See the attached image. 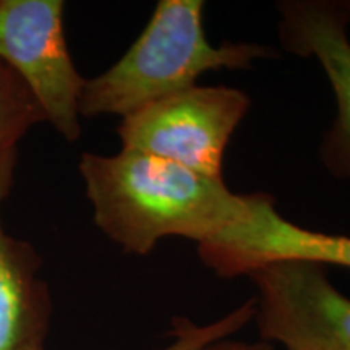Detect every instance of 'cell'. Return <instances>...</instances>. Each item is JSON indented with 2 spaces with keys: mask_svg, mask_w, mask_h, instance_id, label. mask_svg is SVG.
<instances>
[{
  "mask_svg": "<svg viewBox=\"0 0 350 350\" xmlns=\"http://www.w3.org/2000/svg\"><path fill=\"white\" fill-rule=\"evenodd\" d=\"M94 224L129 255H150L165 237L204 243L250 216L255 195L139 151L85 152L80 164Z\"/></svg>",
  "mask_w": 350,
  "mask_h": 350,
  "instance_id": "cell-1",
  "label": "cell"
},
{
  "mask_svg": "<svg viewBox=\"0 0 350 350\" xmlns=\"http://www.w3.org/2000/svg\"><path fill=\"white\" fill-rule=\"evenodd\" d=\"M204 2L161 0L150 23L124 55L100 75L86 80L80 116H120L195 86L206 72L248 70L260 59L278 55L255 42L213 46L203 26Z\"/></svg>",
  "mask_w": 350,
  "mask_h": 350,
  "instance_id": "cell-2",
  "label": "cell"
},
{
  "mask_svg": "<svg viewBox=\"0 0 350 350\" xmlns=\"http://www.w3.org/2000/svg\"><path fill=\"white\" fill-rule=\"evenodd\" d=\"M252 100L229 86H191L122 119V150L139 151L222 178L227 144Z\"/></svg>",
  "mask_w": 350,
  "mask_h": 350,
  "instance_id": "cell-3",
  "label": "cell"
},
{
  "mask_svg": "<svg viewBox=\"0 0 350 350\" xmlns=\"http://www.w3.org/2000/svg\"><path fill=\"white\" fill-rule=\"evenodd\" d=\"M64 10L62 0H0V62L28 86L46 122L77 142L86 80L68 52Z\"/></svg>",
  "mask_w": 350,
  "mask_h": 350,
  "instance_id": "cell-4",
  "label": "cell"
},
{
  "mask_svg": "<svg viewBox=\"0 0 350 350\" xmlns=\"http://www.w3.org/2000/svg\"><path fill=\"white\" fill-rule=\"evenodd\" d=\"M255 319L265 342L286 350H350V299L338 291L326 266L282 260L252 271Z\"/></svg>",
  "mask_w": 350,
  "mask_h": 350,
  "instance_id": "cell-5",
  "label": "cell"
},
{
  "mask_svg": "<svg viewBox=\"0 0 350 350\" xmlns=\"http://www.w3.org/2000/svg\"><path fill=\"white\" fill-rule=\"evenodd\" d=\"M198 253L209 269L226 279L282 260L350 268V237L297 226L278 213L273 196L256 193L250 216L200 243Z\"/></svg>",
  "mask_w": 350,
  "mask_h": 350,
  "instance_id": "cell-6",
  "label": "cell"
},
{
  "mask_svg": "<svg viewBox=\"0 0 350 350\" xmlns=\"http://www.w3.org/2000/svg\"><path fill=\"white\" fill-rule=\"evenodd\" d=\"M279 36L284 49L314 57L325 70L338 103V116L321 143V161L332 177L350 182V39L342 2L284 0Z\"/></svg>",
  "mask_w": 350,
  "mask_h": 350,
  "instance_id": "cell-7",
  "label": "cell"
},
{
  "mask_svg": "<svg viewBox=\"0 0 350 350\" xmlns=\"http://www.w3.org/2000/svg\"><path fill=\"white\" fill-rule=\"evenodd\" d=\"M16 156V148L0 154V350L42 344L52 313L49 288L39 275L38 252L3 229L2 206L13 187Z\"/></svg>",
  "mask_w": 350,
  "mask_h": 350,
  "instance_id": "cell-8",
  "label": "cell"
},
{
  "mask_svg": "<svg viewBox=\"0 0 350 350\" xmlns=\"http://www.w3.org/2000/svg\"><path fill=\"white\" fill-rule=\"evenodd\" d=\"M46 122L42 109L20 77L0 62V154L16 148L26 131Z\"/></svg>",
  "mask_w": 350,
  "mask_h": 350,
  "instance_id": "cell-9",
  "label": "cell"
},
{
  "mask_svg": "<svg viewBox=\"0 0 350 350\" xmlns=\"http://www.w3.org/2000/svg\"><path fill=\"white\" fill-rule=\"evenodd\" d=\"M255 299L245 301L239 308L232 310L226 317L208 323V325H195L188 318H175L172 321V342L157 350H204L208 345L221 339H229L239 332L245 325L255 319ZM23 350H44L42 344L28 345Z\"/></svg>",
  "mask_w": 350,
  "mask_h": 350,
  "instance_id": "cell-10",
  "label": "cell"
},
{
  "mask_svg": "<svg viewBox=\"0 0 350 350\" xmlns=\"http://www.w3.org/2000/svg\"><path fill=\"white\" fill-rule=\"evenodd\" d=\"M204 350H275L268 342H243V340L221 339L217 342L208 345Z\"/></svg>",
  "mask_w": 350,
  "mask_h": 350,
  "instance_id": "cell-11",
  "label": "cell"
},
{
  "mask_svg": "<svg viewBox=\"0 0 350 350\" xmlns=\"http://www.w3.org/2000/svg\"><path fill=\"white\" fill-rule=\"evenodd\" d=\"M342 7H344V12H345V15H347L349 23H350V2H342Z\"/></svg>",
  "mask_w": 350,
  "mask_h": 350,
  "instance_id": "cell-12",
  "label": "cell"
}]
</instances>
